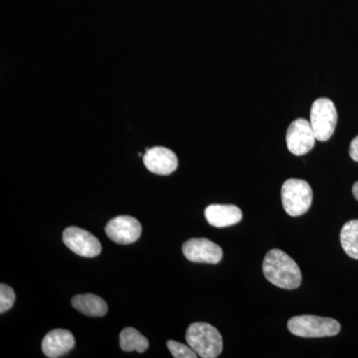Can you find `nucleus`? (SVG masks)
<instances>
[{"label": "nucleus", "mask_w": 358, "mask_h": 358, "mask_svg": "<svg viewBox=\"0 0 358 358\" xmlns=\"http://www.w3.org/2000/svg\"><path fill=\"white\" fill-rule=\"evenodd\" d=\"M263 273L271 284L285 289H296L301 286L300 267L288 254L279 249L268 252L263 262Z\"/></svg>", "instance_id": "nucleus-1"}, {"label": "nucleus", "mask_w": 358, "mask_h": 358, "mask_svg": "<svg viewBox=\"0 0 358 358\" xmlns=\"http://www.w3.org/2000/svg\"><path fill=\"white\" fill-rule=\"evenodd\" d=\"M186 341L202 358H216L222 352V336L216 327L206 322L190 324L186 331Z\"/></svg>", "instance_id": "nucleus-2"}, {"label": "nucleus", "mask_w": 358, "mask_h": 358, "mask_svg": "<svg viewBox=\"0 0 358 358\" xmlns=\"http://www.w3.org/2000/svg\"><path fill=\"white\" fill-rule=\"evenodd\" d=\"M292 334L301 338H324L336 336L341 331L338 320L317 315H299L292 317L288 322Z\"/></svg>", "instance_id": "nucleus-3"}, {"label": "nucleus", "mask_w": 358, "mask_h": 358, "mask_svg": "<svg viewBox=\"0 0 358 358\" xmlns=\"http://www.w3.org/2000/svg\"><path fill=\"white\" fill-rule=\"evenodd\" d=\"M282 201L285 211L292 217L303 215L313 202V190L307 181L291 178L282 186Z\"/></svg>", "instance_id": "nucleus-4"}, {"label": "nucleus", "mask_w": 358, "mask_h": 358, "mask_svg": "<svg viewBox=\"0 0 358 358\" xmlns=\"http://www.w3.org/2000/svg\"><path fill=\"white\" fill-rule=\"evenodd\" d=\"M310 122L317 140L329 141L333 136L338 124V110L333 101L327 98L315 101L310 109Z\"/></svg>", "instance_id": "nucleus-5"}, {"label": "nucleus", "mask_w": 358, "mask_h": 358, "mask_svg": "<svg viewBox=\"0 0 358 358\" xmlns=\"http://www.w3.org/2000/svg\"><path fill=\"white\" fill-rule=\"evenodd\" d=\"M62 239L71 251L85 258H94L100 255L102 252V245L98 238L94 236L89 231L75 226L66 228L63 232Z\"/></svg>", "instance_id": "nucleus-6"}, {"label": "nucleus", "mask_w": 358, "mask_h": 358, "mask_svg": "<svg viewBox=\"0 0 358 358\" xmlns=\"http://www.w3.org/2000/svg\"><path fill=\"white\" fill-rule=\"evenodd\" d=\"M315 138L310 122L305 119H298L289 124L287 131V147L294 155L308 154L315 147Z\"/></svg>", "instance_id": "nucleus-7"}, {"label": "nucleus", "mask_w": 358, "mask_h": 358, "mask_svg": "<svg viewBox=\"0 0 358 358\" xmlns=\"http://www.w3.org/2000/svg\"><path fill=\"white\" fill-rule=\"evenodd\" d=\"M182 252L187 260L195 263L218 264L223 256L222 249L205 238L188 240L183 244Z\"/></svg>", "instance_id": "nucleus-8"}, {"label": "nucleus", "mask_w": 358, "mask_h": 358, "mask_svg": "<svg viewBox=\"0 0 358 358\" xmlns=\"http://www.w3.org/2000/svg\"><path fill=\"white\" fill-rule=\"evenodd\" d=\"M106 233L110 240L120 245L134 243L141 234V225L131 216H119L106 226Z\"/></svg>", "instance_id": "nucleus-9"}, {"label": "nucleus", "mask_w": 358, "mask_h": 358, "mask_svg": "<svg viewBox=\"0 0 358 358\" xmlns=\"http://www.w3.org/2000/svg\"><path fill=\"white\" fill-rule=\"evenodd\" d=\"M143 164L150 173L159 176H169L178 166V159L173 150L166 148H147L143 155Z\"/></svg>", "instance_id": "nucleus-10"}, {"label": "nucleus", "mask_w": 358, "mask_h": 358, "mask_svg": "<svg viewBox=\"0 0 358 358\" xmlns=\"http://www.w3.org/2000/svg\"><path fill=\"white\" fill-rule=\"evenodd\" d=\"M74 346L75 338L73 334L62 329H53L42 341V352L49 358L63 357Z\"/></svg>", "instance_id": "nucleus-11"}, {"label": "nucleus", "mask_w": 358, "mask_h": 358, "mask_svg": "<svg viewBox=\"0 0 358 358\" xmlns=\"http://www.w3.org/2000/svg\"><path fill=\"white\" fill-rule=\"evenodd\" d=\"M242 217L241 209L235 205L212 204L205 209V218L213 227H229L239 223Z\"/></svg>", "instance_id": "nucleus-12"}, {"label": "nucleus", "mask_w": 358, "mask_h": 358, "mask_svg": "<svg viewBox=\"0 0 358 358\" xmlns=\"http://www.w3.org/2000/svg\"><path fill=\"white\" fill-rule=\"evenodd\" d=\"M73 307L88 317H103L108 306L101 296L93 294H78L72 299Z\"/></svg>", "instance_id": "nucleus-13"}, {"label": "nucleus", "mask_w": 358, "mask_h": 358, "mask_svg": "<svg viewBox=\"0 0 358 358\" xmlns=\"http://www.w3.org/2000/svg\"><path fill=\"white\" fill-rule=\"evenodd\" d=\"M148 341L133 327H127L122 329L120 334V345L124 352H136L143 353L148 348Z\"/></svg>", "instance_id": "nucleus-14"}, {"label": "nucleus", "mask_w": 358, "mask_h": 358, "mask_svg": "<svg viewBox=\"0 0 358 358\" xmlns=\"http://www.w3.org/2000/svg\"><path fill=\"white\" fill-rule=\"evenodd\" d=\"M341 243L350 258L358 260V220L348 221L341 231Z\"/></svg>", "instance_id": "nucleus-15"}, {"label": "nucleus", "mask_w": 358, "mask_h": 358, "mask_svg": "<svg viewBox=\"0 0 358 358\" xmlns=\"http://www.w3.org/2000/svg\"><path fill=\"white\" fill-rule=\"evenodd\" d=\"M167 348L176 358H196L197 353L192 350V346L183 345L178 341H167Z\"/></svg>", "instance_id": "nucleus-16"}, {"label": "nucleus", "mask_w": 358, "mask_h": 358, "mask_svg": "<svg viewBox=\"0 0 358 358\" xmlns=\"http://www.w3.org/2000/svg\"><path fill=\"white\" fill-rule=\"evenodd\" d=\"M15 301V293L11 287L6 284L0 285V313H3L13 308Z\"/></svg>", "instance_id": "nucleus-17"}, {"label": "nucleus", "mask_w": 358, "mask_h": 358, "mask_svg": "<svg viewBox=\"0 0 358 358\" xmlns=\"http://www.w3.org/2000/svg\"><path fill=\"white\" fill-rule=\"evenodd\" d=\"M350 155L355 162H358V136L353 138L352 143H350Z\"/></svg>", "instance_id": "nucleus-18"}, {"label": "nucleus", "mask_w": 358, "mask_h": 358, "mask_svg": "<svg viewBox=\"0 0 358 358\" xmlns=\"http://www.w3.org/2000/svg\"><path fill=\"white\" fill-rule=\"evenodd\" d=\"M353 196L355 197V199L358 201V182L355 183L352 187Z\"/></svg>", "instance_id": "nucleus-19"}]
</instances>
